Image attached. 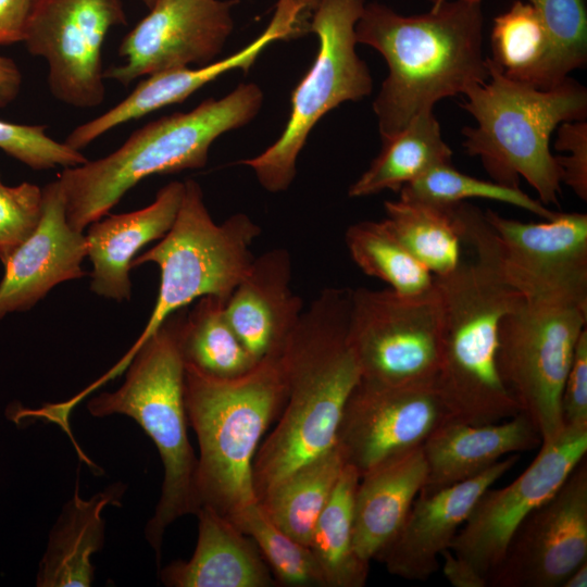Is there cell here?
Returning a JSON list of instances; mask_svg holds the SVG:
<instances>
[{
  "label": "cell",
  "mask_w": 587,
  "mask_h": 587,
  "mask_svg": "<svg viewBox=\"0 0 587 587\" xmlns=\"http://www.w3.org/2000/svg\"><path fill=\"white\" fill-rule=\"evenodd\" d=\"M350 291L323 289L303 310L277 355L286 399L253 461L258 500L295 469L337 444L344 408L361 379L348 333Z\"/></svg>",
  "instance_id": "1"
},
{
  "label": "cell",
  "mask_w": 587,
  "mask_h": 587,
  "mask_svg": "<svg viewBox=\"0 0 587 587\" xmlns=\"http://www.w3.org/2000/svg\"><path fill=\"white\" fill-rule=\"evenodd\" d=\"M483 30L482 2L450 0L412 15L365 3L357 41L378 51L388 67L373 102L382 139L488 78Z\"/></svg>",
  "instance_id": "2"
},
{
  "label": "cell",
  "mask_w": 587,
  "mask_h": 587,
  "mask_svg": "<svg viewBox=\"0 0 587 587\" xmlns=\"http://www.w3.org/2000/svg\"><path fill=\"white\" fill-rule=\"evenodd\" d=\"M262 103L257 84H239L223 98L149 122L103 158L65 167L57 180L67 222L84 233L142 179L203 167L214 140L252 121Z\"/></svg>",
  "instance_id": "3"
},
{
  "label": "cell",
  "mask_w": 587,
  "mask_h": 587,
  "mask_svg": "<svg viewBox=\"0 0 587 587\" xmlns=\"http://www.w3.org/2000/svg\"><path fill=\"white\" fill-rule=\"evenodd\" d=\"M472 261L436 277L444 322L435 388L450 420L483 425L521 413L498 370L499 325L524 298L501 277L488 247L469 245Z\"/></svg>",
  "instance_id": "4"
},
{
  "label": "cell",
  "mask_w": 587,
  "mask_h": 587,
  "mask_svg": "<svg viewBox=\"0 0 587 587\" xmlns=\"http://www.w3.org/2000/svg\"><path fill=\"white\" fill-rule=\"evenodd\" d=\"M285 399L277 355L264 358L249 372L230 378L185 364V409L200 450L196 485L201 507L232 521L258 502L253 461Z\"/></svg>",
  "instance_id": "5"
},
{
  "label": "cell",
  "mask_w": 587,
  "mask_h": 587,
  "mask_svg": "<svg viewBox=\"0 0 587 587\" xmlns=\"http://www.w3.org/2000/svg\"><path fill=\"white\" fill-rule=\"evenodd\" d=\"M488 78L467 88L460 107L474 126L462 129V146L478 157L494 182L520 188L523 177L546 207L558 204L560 170L550 138L567 121L586 120L587 89L567 77L538 89L503 76L487 57Z\"/></svg>",
  "instance_id": "6"
},
{
  "label": "cell",
  "mask_w": 587,
  "mask_h": 587,
  "mask_svg": "<svg viewBox=\"0 0 587 587\" xmlns=\"http://www.w3.org/2000/svg\"><path fill=\"white\" fill-rule=\"evenodd\" d=\"M185 316V309L170 315L135 351L124 384L87 403L95 417H132L159 451L164 470L161 495L145 528L158 560L166 528L184 515L196 514L201 507L196 485L198 459L188 439L184 401L180 338Z\"/></svg>",
  "instance_id": "7"
},
{
  "label": "cell",
  "mask_w": 587,
  "mask_h": 587,
  "mask_svg": "<svg viewBox=\"0 0 587 587\" xmlns=\"http://www.w3.org/2000/svg\"><path fill=\"white\" fill-rule=\"evenodd\" d=\"M260 234V226L245 213L215 223L200 185L193 179L185 180L173 226L132 263L133 268L152 262L160 270L151 315L135 344L98 384L103 385L125 371L135 351L173 313L204 296L228 299L254 259L250 248Z\"/></svg>",
  "instance_id": "8"
},
{
  "label": "cell",
  "mask_w": 587,
  "mask_h": 587,
  "mask_svg": "<svg viewBox=\"0 0 587 587\" xmlns=\"http://www.w3.org/2000/svg\"><path fill=\"white\" fill-rule=\"evenodd\" d=\"M365 0H316L308 23L319 49L308 73L291 95L288 121L278 139L259 155L239 163L250 166L270 192L286 190L296 176L297 159L315 124L347 101L371 95L373 79L355 50V25Z\"/></svg>",
  "instance_id": "9"
},
{
  "label": "cell",
  "mask_w": 587,
  "mask_h": 587,
  "mask_svg": "<svg viewBox=\"0 0 587 587\" xmlns=\"http://www.w3.org/2000/svg\"><path fill=\"white\" fill-rule=\"evenodd\" d=\"M587 308L523 298L499 325L500 377L541 442L564 428L560 401Z\"/></svg>",
  "instance_id": "10"
},
{
  "label": "cell",
  "mask_w": 587,
  "mask_h": 587,
  "mask_svg": "<svg viewBox=\"0 0 587 587\" xmlns=\"http://www.w3.org/2000/svg\"><path fill=\"white\" fill-rule=\"evenodd\" d=\"M444 310L437 288L407 297L388 289H351L349 340L361 378L392 386H435Z\"/></svg>",
  "instance_id": "11"
},
{
  "label": "cell",
  "mask_w": 587,
  "mask_h": 587,
  "mask_svg": "<svg viewBox=\"0 0 587 587\" xmlns=\"http://www.w3.org/2000/svg\"><path fill=\"white\" fill-rule=\"evenodd\" d=\"M489 246L501 277L527 300L587 308V214L525 223L492 210Z\"/></svg>",
  "instance_id": "12"
},
{
  "label": "cell",
  "mask_w": 587,
  "mask_h": 587,
  "mask_svg": "<svg viewBox=\"0 0 587 587\" xmlns=\"http://www.w3.org/2000/svg\"><path fill=\"white\" fill-rule=\"evenodd\" d=\"M124 24L122 0H34L23 42L47 62L48 86L57 100L90 109L105 96L104 39Z\"/></svg>",
  "instance_id": "13"
},
{
  "label": "cell",
  "mask_w": 587,
  "mask_h": 587,
  "mask_svg": "<svg viewBox=\"0 0 587 587\" xmlns=\"http://www.w3.org/2000/svg\"><path fill=\"white\" fill-rule=\"evenodd\" d=\"M587 428L564 426L541 442L529 466L502 488L486 489L453 538L450 550L488 578L502 561L524 519L552 496L586 457Z\"/></svg>",
  "instance_id": "14"
},
{
  "label": "cell",
  "mask_w": 587,
  "mask_h": 587,
  "mask_svg": "<svg viewBox=\"0 0 587 587\" xmlns=\"http://www.w3.org/2000/svg\"><path fill=\"white\" fill-rule=\"evenodd\" d=\"M450 421L435 386H392L361 378L350 394L336 446L360 475L423 446Z\"/></svg>",
  "instance_id": "15"
},
{
  "label": "cell",
  "mask_w": 587,
  "mask_h": 587,
  "mask_svg": "<svg viewBox=\"0 0 587 587\" xmlns=\"http://www.w3.org/2000/svg\"><path fill=\"white\" fill-rule=\"evenodd\" d=\"M587 561V462L520 524L488 578L491 587H561Z\"/></svg>",
  "instance_id": "16"
},
{
  "label": "cell",
  "mask_w": 587,
  "mask_h": 587,
  "mask_svg": "<svg viewBox=\"0 0 587 587\" xmlns=\"http://www.w3.org/2000/svg\"><path fill=\"white\" fill-rule=\"evenodd\" d=\"M238 0H157L149 13L123 38V62L104 78L128 86L141 76L212 63L234 28L232 9Z\"/></svg>",
  "instance_id": "17"
},
{
  "label": "cell",
  "mask_w": 587,
  "mask_h": 587,
  "mask_svg": "<svg viewBox=\"0 0 587 587\" xmlns=\"http://www.w3.org/2000/svg\"><path fill=\"white\" fill-rule=\"evenodd\" d=\"M315 3L316 0H278L267 27L251 43L207 65L179 67L147 76L116 105L74 128L65 142L80 151L114 127L183 102L226 72H247L267 46L277 40L296 38L309 30L307 18Z\"/></svg>",
  "instance_id": "18"
},
{
  "label": "cell",
  "mask_w": 587,
  "mask_h": 587,
  "mask_svg": "<svg viewBox=\"0 0 587 587\" xmlns=\"http://www.w3.org/2000/svg\"><path fill=\"white\" fill-rule=\"evenodd\" d=\"M519 457L509 454L467 480L419 494L399 532L376 560L391 575L427 580L439 569V557L450 549L480 495L509 472Z\"/></svg>",
  "instance_id": "19"
},
{
  "label": "cell",
  "mask_w": 587,
  "mask_h": 587,
  "mask_svg": "<svg viewBox=\"0 0 587 587\" xmlns=\"http://www.w3.org/2000/svg\"><path fill=\"white\" fill-rule=\"evenodd\" d=\"M83 232L67 222L58 180L42 188V213L33 234L3 263L0 282V320L32 309L57 285L86 275Z\"/></svg>",
  "instance_id": "20"
},
{
  "label": "cell",
  "mask_w": 587,
  "mask_h": 587,
  "mask_svg": "<svg viewBox=\"0 0 587 587\" xmlns=\"http://www.w3.org/2000/svg\"><path fill=\"white\" fill-rule=\"evenodd\" d=\"M290 280L288 251H265L253 259L226 302L233 328L257 362L278 355L304 310Z\"/></svg>",
  "instance_id": "21"
},
{
  "label": "cell",
  "mask_w": 587,
  "mask_h": 587,
  "mask_svg": "<svg viewBox=\"0 0 587 587\" xmlns=\"http://www.w3.org/2000/svg\"><path fill=\"white\" fill-rule=\"evenodd\" d=\"M184 193V182L163 186L149 205L103 216L87 227V257L92 264L90 289L116 301L129 300V271L136 254L163 238L173 226Z\"/></svg>",
  "instance_id": "22"
},
{
  "label": "cell",
  "mask_w": 587,
  "mask_h": 587,
  "mask_svg": "<svg viewBox=\"0 0 587 587\" xmlns=\"http://www.w3.org/2000/svg\"><path fill=\"white\" fill-rule=\"evenodd\" d=\"M539 445L538 432L523 413L483 425L447 421L422 446L426 478L420 494L467 480L504 457Z\"/></svg>",
  "instance_id": "23"
},
{
  "label": "cell",
  "mask_w": 587,
  "mask_h": 587,
  "mask_svg": "<svg viewBox=\"0 0 587 587\" xmlns=\"http://www.w3.org/2000/svg\"><path fill=\"white\" fill-rule=\"evenodd\" d=\"M198 540L188 561L176 560L160 572L168 587H272L277 585L254 541L228 519L202 505Z\"/></svg>",
  "instance_id": "24"
},
{
  "label": "cell",
  "mask_w": 587,
  "mask_h": 587,
  "mask_svg": "<svg viewBox=\"0 0 587 587\" xmlns=\"http://www.w3.org/2000/svg\"><path fill=\"white\" fill-rule=\"evenodd\" d=\"M425 478L422 447L387 460L360 477L353 501V541L363 560H376L391 542Z\"/></svg>",
  "instance_id": "25"
},
{
  "label": "cell",
  "mask_w": 587,
  "mask_h": 587,
  "mask_svg": "<svg viewBox=\"0 0 587 587\" xmlns=\"http://www.w3.org/2000/svg\"><path fill=\"white\" fill-rule=\"evenodd\" d=\"M126 489L114 484L92 498L82 499L76 488L53 526L46 553L39 564L37 586L88 587L93 582L91 555L104 541L105 507L117 505Z\"/></svg>",
  "instance_id": "26"
},
{
  "label": "cell",
  "mask_w": 587,
  "mask_h": 587,
  "mask_svg": "<svg viewBox=\"0 0 587 587\" xmlns=\"http://www.w3.org/2000/svg\"><path fill=\"white\" fill-rule=\"evenodd\" d=\"M452 155L435 112H424L391 137L382 139L379 153L349 187L348 195L361 198L384 190L399 192L432 167L452 163Z\"/></svg>",
  "instance_id": "27"
},
{
  "label": "cell",
  "mask_w": 587,
  "mask_h": 587,
  "mask_svg": "<svg viewBox=\"0 0 587 587\" xmlns=\"http://www.w3.org/2000/svg\"><path fill=\"white\" fill-rule=\"evenodd\" d=\"M490 47V62L511 80L538 89H551L565 80L559 77L550 35L526 1L515 0L494 18Z\"/></svg>",
  "instance_id": "28"
},
{
  "label": "cell",
  "mask_w": 587,
  "mask_h": 587,
  "mask_svg": "<svg viewBox=\"0 0 587 587\" xmlns=\"http://www.w3.org/2000/svg\"><path fill=\"white\" fill-rule=\"evenodd\" d=\"M384 208L385 225L435 277H444L461 264L459 203L434 204L400 197L385 201Z\"/></svg>",
  "instance_id": "29"
},
{
  "label": "cell",
  "mask_w": 587,
  "mask_h": 587,
  "mask_svg": "<svg viewBox=\"0 0 587 587\" xmlns=\"http://www.w3.org/2000/svg\"><path fill=\"white\" fill-rule=\"evenodd\" d=\"M346 462L337 446L287 474L259 500L266 516L297 541L309 546Z\"/></svg>",
  "instance_id": "30"
},
{
  "label": "cell",
  "mask_w": 587,
  "mask_h": 587,
  "mask_svg": "<svg viewBox=\"0 0 587 587\" xmlns=\"http://www.w3.org/2000/svg\"><path fill=\"white\" fill-rule=\"evenodd\" d=\"M359 480V473L346 464L313 528L309 548L325 587L366 584L370 562L358 554L353 541V501Z\"/></svg>",
  "instance_id": "31"
},
{
  "label": "cell",
  "mask_w": 587,
  "mask_h": 587,
  "mask_svg": "<svg viewBox=\"0 0 587 587\" xmlns=\"http://www.w3.org/2000/svg\"><path fill=\"white\" fill-rule=\"evenodd\" d=\"M227 300L217 296L199 298L186 312L180 338L185 364L222 378L240 376L258 363L227 317Z\"/></svg>",
  "instance_id": "32"
},
{
  "label": "cell",
  "mask_w": 587,
  "mask_h": 587,
  "mask_svg": "<svg viewBox=\"0 0 587 587\" xmlns=\"http://www.w3.org/2000/svg\"><path fill=\"white\" fill-rule=\"evenodd\" d=\"M345 242L364 274L383 280L399 295L417 297L437 288L434 274L401 245L383 220L350 225Z\"/></svg>",
  "instance_id": "33"
},
{
  "label": "cell",
  "mask_w": 587,
  "mask_h": 587,
  "mask_svg": "<svg viewBox=\"0 0 587 587\" xmlns=\"http://www.w3.org/2000/svg\"><path fill=\"white\" fill-rule=\"evenodd\" d=\"M230 522L254 541L277 585L325 587L322 572L309 546L278 528L259 502L243 509Z\"/></svg>",
  "instance_id": "34"
},
{
  "label": "cell",
  "mask_w": 587,
  "mask_h": 587,
  "mask_svg": "<svg viewBox=\"0 0 587 587\" xmlns=\"http://www.w3.org/2000/svg\"><path fill=\"white\" fill-rule=\"evenodd\" d=\"M399 195L401 198L434 204H453L467 199L492 200L520 208L545 220L552 218L557 213L521 188L466 175L458 171L452 163L432 167L402 187Z\"/></svg>",
  "instance_id": "35"
},
{
  "label": "cell",
  "mask_w": 587,
  "mask_h": 587,
  "mask_svg": "<svg viewBox=\"0 0 587 587\" xmlns=\"http://www.w3.org/2000/svg\"><path fill=\"white\" fill-rule=\"evenodd\" d=\"M533 5L548 30L555 50L559 77L587 62V10L584 0H524Z\"/></svg>",
  "instance_id": "36"
},
{
  "label": "cell",
  "mask_w": 587,
  "mask_h": 587,
  "mask_svg": "<svg viewBox=\"0 0 587 587\" xmlns=\"http://www.w3.org/2000/svg\"><path fill=\"white\" fill-rule=\"evenodd\" d=\"M46 128L0 121V149L35 171L72 167L87 161L79 150L51 138Z\"/></svg>",
  "instance_id": "37"
},
{
  "label": "cell",
  "mask_w": 587,
  "mask_h": 587,
  "mask_svg": "<svg viewBox=\"0 0 587 587\" xmlns=\"http://www.w3.org/2000/svg\"><path fill=\"white\" fill-rule=\"evenodd\" d=\"M42 213V188L24 182L7 186L0 178V261L4 263L14 250L36 229Z\"/></svg>",
  "instance_id": "38"
},
{
  "label": "cell",
  "mask_w": 587,
  "mask_h": 587,
  "mask_svg": "<svg viewBox=\"0 0 587 587\" xmlns=\"http://www.w3.org/2000/svg\"><path fill=\"white\" fill-rule=\"evenodd\" d=\"M554 149L565 154L555 157L561 184L564 183L580 199L587 200V122L567 121L555 129Z\"/></svg>",
  "instance_id": "39"
},
{
  "label": "cell",
  "mask_w": 587,
  "mask_h": 587,
  "mask_svg": "<svg viewBox=\"0 0 587 587\" xmlns=\"http://www.w3.org/2000/svg\"><path fill=\"white\" fill-rule=\"evenodd\" d=\"M564 426L587 428V329L575 347L560 401Z\"/></svg>",
  "instance_id": "40"
},
{
  "label": "cell",
  "mask_w": 587,
  "mask_h": 587,
  "mask_svg": "<svg viewBox=\"0 0 587 587\" xmlns=\"http://www.w3.org/2000/svg\"><path fill=\"white\" fill-rule=\"evenodd\" d=\"M34 0H0V45L23 41Z\"/></svg>",
  "instance_id": "41"
},
{
  "label": "cell",
  "mask_w": 587,
  "mask_h": 587,
  "mask_svg": "<svg viewBox=\"0 0 587 587\" xmlns=\"http://www.w3.org/2000/svg\"><path fill=\"white\" fill-rule=\"evenodd\" d=\"M444 575L454 587H487V580L466 562L459 559L448 549L442 552Z\"/></svg>",
  "instance_id": "42"
},
{
  "label": "cell",
  "mask_w": 587,
  "mask_h": 587,
  "mask_svg": "<svg viewBox=\"0 0 587 587\" xmlns=\"http://www.w3.org/2000/svg\"><path fill=\"white\" fill-rule=\"evenodd\" d=\"M22 86V74L15 62L0 55V108L9 105L17 97Z\"/></svg>",
  "instance_id": "43"
},
{
  "label": "cell",
  "mask_w": 587,
  "mask_h": 587,
  "mask_svg": "<svg viewBox=\"0 0 587 587\" xmlns=\"http://www.w3.org/2000/svg\"><path fill=\"white\" fill-rule=\"evenodd\" d=\"M587 561L578 565L563 582L561 587H586Z\"/></svg>",
  "instance_id": "44"
},
{
  "label": "cell",
  "mask_w": 587,
  "mask_h": 587,
  "mask_svg": "<svg viewBox=\"0 0 587 587\" xmlns=\"http://www.w3.org/2000/svg\"><path fill=\"white\" fill-rule=\"evenodd\" d=\"M430 3V7L439 5L442 2L450 1V0H428ZM462 1H469V2H482L483 0H462Z\"/></svg>",
  "instance_id": "45"
},
{
  "label": "cell",
  "mask_w": 587,
  "mask_h": 587,
  "mask_svg": "<svg viewBox=\"0 0 587 587\" xmlns=\"http://www.w3.org/2000/svg\"><path fill=\"white\" fill-rule=\"evenodd\" d=\"M148 9L157 1V0H141Z\"/></svg>",
  "instance_id": "46"
}]
</instances>
